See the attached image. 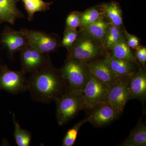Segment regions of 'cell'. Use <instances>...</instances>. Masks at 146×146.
I'll return each instance as SVG.
<instances>
[{
  "label": "cell",
  "instance_id": "cell-1",
  "mask_svg": "<svg viewBox=\"0 0 146 146\" xmlns=\"http://www.w3.org/2000/svg\"><path fill=\"white\" fill-rule=\"evenodd\" d=\"M28 82L32 98L44 103L55 101L68 89L67 81L52 62L30 74Z\"/></svg>",
  "mask_w": 146,
  "mask_h": 146
},
{
  "label": "cell",
  "instance_id": "cell-2",
  "mask_svg": "<svg viewBox=\"0 0 146 146\" xmlns=\"http://www.w3.org/2000/svg\"><path fill=\"white\" fill-rule=\"evenodd\" d=\"M56 118L59 125H63L84 109L82 92L68 89L55 101Z\"/></svg>",
  "mask_w": 146,
  "mask_h": 146
},
{
  "label": "cell",
  "instance_id": "cell-3",
  "mask_svg": "<svg viewBox=\"0 0 146 146\" xmlns=\"http://www.w3.org/2000/svg\"><path fill=\"white\" fill-rule=\"evenodd\" d=\"M60 71L68 82V89L82 92L89 76L86 63L67 58Z\"/></svg>",
  "mask_w": 146,
  "mask_h": 146
},
{
  "label": "cell",
  "instance_id": "cell-4",
  "mask_svg": "<svg viewBox=\"0 0 146 146\" xmlns=\"http://www.w3.org/2000/svg\"><path fill=\"white\" fill-rule=\"evenodd\" d=\"M99 42L82 31L72 47L68 50L67 58L84 62H89L102 54Z\"/></svg>",
  "mask_w": 146,
  "mask_h": 146
},
{
  "label": "cell",
  "instance_id": "cell-5",
  "mask_svg": "<svg viewBox=\"0 0 146 146\" xmlns=\"http://www.w3.org/2000/svg\"><path fill=\"white\" fill-rule=\"evenodd\" d=\"M110 86L89 73V78L82 91L84 109L90 110L98 105L107 102Z\"/></svg>",
  "mask_w": 146,
  "mask_h": 146
},
{
  "label": "cell",
  "instance_id": "cell-6",
  "mask_svg": "<svg viewBox=\"0 0 146 146\" xmlns=\"http://www.w3.org/2000/svg\"><path fill=\"white\" fill-rule=\"evenodd\" d=\"M20 31L26 36L30 46L44 53L49 54L61 46L60 36L55 33L27 29Z\"/></svg>",
  "mask_w": 146,
  "mask_h": 146
},
{
  "label": "cell",
  "instance_id": "cell-7",
  "mask_svg": "<svg viewBox=\"0 0 146 146\" xmlns=\"http://www.w3.org/2000/svg\"><path fill=\"white\" fill-rule=\"evenodd\" d=\"M28 88V79L22 70H12L6 65H0V90L17 94Z\"/></svg>",
  "mask_w": 146,
  "mask_h": 146
},
{
  "label": "cell",
  "instance_id": "cell-8",
  "mask_svg": "<svg viewBox=\"0 0 146 146\" xmlns=\"http://www.w3.org/2000/svg\"><path fill=\"white\" fill-rule=\"evenodd\" d=\"M22 70L25 74H31L51 62L49 54L44 53L28 45L21 52Z\"/></svg>",
  "mask_w": 146,
  "mask_h": 146
},
{
  "label": "cell",
  "instance_id": "cell-9",
  "mask_svg": "<svg viewBox=\"0 0 146 146\" xmlns=\"http://www.w3.org/2000/svg\"><path fill=\"white\" fill-rule=\"evenodd\" d=\"M128 79H118L110 86L108 102L120 115L123 111L126 104L129 100L128 88Z\"/></svg>",
  "mask_w": 146,
  "mask_h": 146
},
{
  "label": "cell",
  "instance_id": "cell-10",
  "mask_svg": "<svg viewBox=\"0 0 146 146\" xmlns=\"http://www.w3.org/2000/svg\"><path fill=\"white\" fill-rule=\"evenodd\" d=\"M1 43L7 50L11 59H14V54L21 52L29 45L26 36L22 32L6 26L1 34Z\"/></svg>",
  "mask_w": 146,
  "mask_h": 146
},
{
  "label": "cell",
  "instance_id": "cell-11",
  "mask_svg": "<svg viewBox=\"0 0 146 146\" xmlns=\"http://www.w3.org/2000/svg\"><path fill=\"white\" fill-rule=\"evenodd\" d=\"M91 112L87 119L96 127H102L117 119L118 113L108 102L98 105L90 109Z\"/></svg>",
  "mask_w": 146,
  "mask_h": 146
},
{
  "label": "cell",
  "instance_id": "cell-12",
  "mask_svg": "<svg viewBox=\"0 0 146 146\" xmlns=\"http://www.w3.org/2000/svg\"><path fill=\"white\" fill-rule=\"evenodd\" d=\"M128 88L129 100H137L142 102L146 98V72L145 70L140 69L128 79Z\"/></svg>",
  "mask_w": 146,
  "mask_h": 146
},
{
  "label": "cell",
  "instance_id": "cell-13",
  "mask_svg": "<svg viewBox=\"0 0 146 146\" xmlns=\"http://www.w3.org/2000/svg\"><path fill=\"white\" fill-rule=\"evenodd\" d=\"M85 63L91 75L109 86L118 79L104 60H93Z\"/></svg>",
  "mask_w": 146,
  "mask_h": 146
},
{
  "label": "cell",
  "instance_id": "cell-14",
  "mask_svg": "<svg viewBox=\"0 0 146 146\" xmlns=\"http://www.w3.org/2000/svg\"><path fill=\"white\" fill-rule=\"evenodd\" d=\"M117 79L129 78L136 71L135 63L108 56L104 59Z\"/></svg>",
  "mask_w": 146,
  "mask_h": 146
},
{
  "label": "cell",
  "instance_id": "cell-15",
  "mask_svg": "<svg viewBox=\"0 0 146 146\" xmlns=\"http://www.w3.org/2000/svg\"><path fill=\"white\" fill-rule=\"evenodd\" d=\"M17 0H0V24L14 25L17 19L25 18L17 6Z\"/></svg>",
  "mask_w": 146,
  "mask_h": 146
},
{
  "label": "cell",
  "instance_id": "cell-16",
  "mask_svg": "<svg viewBox=\"0 0 146 146\" xmlns=\"http://www.w3.org/2000/svg\"><path fill=\"white\" fill-rule=\"evenodd\" d=\"M109 23H106L103 16L94 23L82 28V31L86 33L100 44H104Z\"/></svg>",
  "mask_w": 146,
  "mask_h": 146
},
{
  "label": "cell",
  "instance_id": "cell-17",
  "mask_svg": "<svg viewBox=\"0 0 146 146\" xmlns=\"http://www.w3.org/2000/svg\"><path fill=\"white\" fill-rule=\"evenodd\" d=\"M120 146H145L146 145V127L144 123L139 121L136 127L131 131L125 141Z\"/></svg>",
  "mask_w": 146,
  "mask_h": 146
},
{
  "label": "cell",
  "instance_id": "cell-18",
  "mask_svg": "<svg viewBox=\"0 0 146 146\" xmlns=\"http://www.w3.org/2000/svg\"><path fill=\"white\" fill-rule=\"evenodd\" d=\"M111 50L112 57L136 63V57L128 46L125 36L124 35L121 40L113 46Z\"/></svg>",
  "mask_w": 146,
  "mask_h": 146
},
{
  "label": "cell",
  "instance_id": "cell-19",
  "mask_svg": "<svg viewBox=\"0 0 146 146\" xmlns=\"http://www.w3.org/2000/svg\"><path fill=\"white\" fill-rule=\"evenodd\" d=\"M23 3L25 10L27 13L29 22L33 21L35 13L46 11L49 10L52 2H46L43 0H17Z\"/></svg>",
  "mask_w": 146,
  "mask_h": 146
},
{
  "label": "cell",
  "instance_id": "cell-20",
  "mask_svg": "<svg viewBox=\"0 0 146 146\" xmlns=\"http://www.w3.org/2000/svg\"><path fill=\"white\" fill-rule=\"evenodd\" d=\"M103 14L110 21V23L118 27L123 25L122 14L119 7L115 3L106 4L103 7Z\"/></svg>",
  "mask_w": 146,
  "mask_h": 146
},
{
  "label": "cell",
  "instance_id": "cell-21",
  "mask_svg": "<svg viewBox=\"0 0 146 146\" xmlns=\"http://www.w3.org/2000/svg\"><path fill=\"white\" fill-rule=\"evenodd\" d=\"M14 131L13 136L16 145L18 146H30L31 143V133L29 131L21 128L18 121L16 120L15 115H12Z\"/></svg>",
  "mask_w": 146,
  "mask_h": 146
},
{
  "label": "cell",
  "instance_id": "cell-22",
  "mask_svg": "<svg viewBox=\"0 0 146 146\" xmlns=\"http://www.w3.org/2000/svg\"><path fill=\"white\" fill-rule=\"evenodd\" d=\"M123 36L119 27L115 26L110 23L108 25L107 34L106 37L104 46L106 49L111 50Z\"/></svg>",
  "mask_w": 146,
  "mask_h": 146
},
{
  "label": "cell",
  "instance_id": "cell-23",
  "mask_svg": "<svg viewBox=\"0 0 146 146\" xmlns=\"http://www.w3.org/2000/svg\"><path fill=\"white\" fill-rule=\"evenodd\" d=\"M96 7H91L82 13L80 27L81 28L94 23L102 17L103 12Z\"/></svg>",
  "mask_w": 146,
  "mask_h": 146
},
{
  "label": "cell",
  "instance_id": "cell-24",
  "mask_svg": "<svg viewBox=\"0 0 146 146\" xmlns=\"http://www.w3.org/2000/svg\"><path fill=\"white\" fill-rule=\"evenodd\" d=\"M88 122L87 118L80 121L67 131L62 141L63 146H72L75 143L78 133L84 124Z\"/></svg>",
  "mask_w": 146,
  "mask_h": 146
},
{
  "label": "cell",
  "instance_id": "cell-25",
  "mask_svg": "<svg viewBox=\"0 0 146 146\" xmlns=\"http://www.w3.org/2000/svg\"><path fill=\"white\" fill-rule=\"evenodd\" d=\"M78 34L76 29L65 28L63 39L61 40V46L69 50L75 42Z\"/></svg>",
  "mask_w": 146,
  "mask_h": 146
},
{
  "label": "cell",
  "instance_id": "cell-26",
  "mask_svg": "<svg viewBox=\"0 0 146 146\" xmlns=\"http://www.w3.org/2000/svg\"><path fill=\"white\" fill-rule=\"evenodd\" d=\"M82 13L78 11L71 12L66 19V28L76 29L80 26Z\"/></svg>",
  "mask_w": 146,
  "mask_h": 146
},
{
  "label": "cell",
  "instance_id": "cell-27",
  "mask_svg": "<svg viewBox=\"0 0 146 146\" xmlns=\"http://www.w3.org/2000/svg\"><path fill=\"white\" fill-rule=\"evenodd\" d=\"M125 36L128 46L133 50H138L141 46L140 40L135 35L129 33L125 29L124 30Z\"/></svg>",
  "mask_w": 146,
  "mask_h": 146
},
{
  "label": "cell",
  "instance_id": "cell-28",
  "mask_svg": "<svg viewBox=\"0 0 146 146\" xmlns=\"http://www.w3.org/2000/svg\"><path fill=\"white\" fill-rule=\"evenodd\" d=\"M135 57L142 65H145L146 61V47L141 46L136 50Z\"/></svg>",
  "mask_w": 146,
  "mask_h": 146
}]
</instances>
